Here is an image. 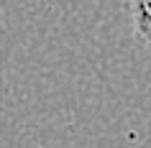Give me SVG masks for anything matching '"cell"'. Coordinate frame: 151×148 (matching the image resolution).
Masks as SVG:
<instances>
[{"instance_id": "6da1fadb", "label": "cell", "mask_w": 151, "mask_h": 148, "mask_svg": "<svg viewBox=\"0 0 151 148\" xmlns=\"http://www.w3.org/2000/svg\"><path fill=\"white\" fill-rule=\"evenodd\" d=\"M126 8L136 39L143 44V49L151 51V0H126Z\"/></svg>"}]
</instances>
